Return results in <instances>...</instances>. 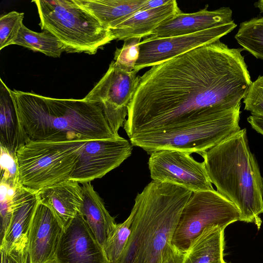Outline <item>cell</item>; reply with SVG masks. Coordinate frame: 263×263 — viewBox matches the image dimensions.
Instances as JSON below:
<instances>
[{
  "label": "cell",
  "instance_id": "6da1fadb",
  "mask_svg": "<svg viewBox=\"0 0 263 263\" xmlns=\"http://www.w3.org/2000/svg\"><path fill=\"white\" fill-rule=\"evenodd\" d=\"M243 50L219 40L152 66L127 107L129 139L198 126L241 104L252 82Z\"/></svg>",
  "mask_w": 263,
  "mask_h": 263
},
{
  "label": "cell",
  "instance_id": "7a4b0ae2",
  "mask_svg": "<svg viewBox=\"0 0 263 263\" xmlns=\"http://www.w3.org/2000/svg\"><path fill=\"white\" fill-rule=\"evenodd\" d=\"M12 93L18 121L19 146L28 141L87 142L121 137L99 102L15 89Z\"/></svg>",
  "mask_w": 263,
  "mask_h": 263
},
{
  "label": "cell",
  "instance_id": "3957f363",
  "mask_svg": "<svg viewBox=\"0 0 263 263\" xmlns=\"http://www.w3.org/2000/svg\"><path fill=\"white\" fill-rule=\"evenodd\" d=\"M192 193L176 184L154 180L149 183L135 198L137 209L130 235L116 263H161Z\"/></svg>",
  "mask_w": 263,
  "mask_h": 263
},
{
  "label": "cell",
  "instance_id": "277c9868",
  "mask_svg": "<svg viewBox=\"0 0 263 263\" xmlns=\"http://www.w3.org/2000/svg\"><path fill=\"white\" fill-rule=\"evenodd\" d=\"M206 172L217 191L239 210V221L260 228L263 213V178L248 141L240 129L201 153Z\"/></svg>",
  "mask_w": 263,
  "mask_h": 263
},
{
  "label": "cell",
  "instance_id": "5b68a950",
  "mask_svg": "<svg viewBox=\"0 0 263 263\" xmlns=\"http://www.w3.org/2000/svg\"><path fill=\"white\" fill-rule=\"evenodd\" d=\"M41 29L48 31L64 45L67 53L95 54L114 40L89 11L74 0H36Z\"/></svg>",
  "mask_w": 263,
  "mask_h": 263
},
{
  "label": "cell",
  "instance_id": "8992f818",
  "mask_svg": "<svg viewBox=\"0 0 263 263\" xmlns=\"http://www.w3.org/2000/svg\"><path fill=\"white\" fill-rule=\"evenodd\" d=\"M86 143L28 141L21 144L15 154L20 184L39 191L69 180Z\"/></svg>",
  "mask_w": 263,
  "mask_h": 263
},
{
  "label": "cell",
  "instance_id": "52a82bcc",
  "mask_svg": "<svg viewBox=\"0 0 263 263\" xmlns=\"http://www.w3.org/2000/svg\"><path fill=\"white\" fill-rule=\"evenodd\" d=\"M241 104L227 109L213 119L198 126L149 134L130 139L133 146L148 154L172 149L200 155L241 129L239 125Z\"/></svg>",
  "mask_w": 263,
  "mask_h": 263
},
{
  "label": "cell",
  "instance_id": "ba28073f",
  "mask_svg": "<svg viewBox=\"0 0 263 263\" xmlns=\"http://www.w3.org/2000/svg\"><path fill=\"white\" fill-rule=\"evenodd\" d=\"M240 218L236 206L214 189L193 192L182 210L172 245L185 253L206 229L217 226L225 229Z\"/></svg>",
  "mask_w": 263,
  "mask_h": 263
},
{
  "label": "cell",
  "instance_id": "9c48e42d",
  "mask_svg": "<svg viewBox=\"0 0 263 263\" xmlns=\"http://www.w3.org/2000/svg\"><path fill=\"white\" fill-rule=\"evenodd\" d=\"M190 154L172 149L152 153L148 161L151 178L179 185L192 192L214 190L204 162L195 160Z\"/></svg>",
  "mask_w": 263,
  "mask_h": 263
},
{
  "label": "cell",
  "instance_id": "30bf717a",
  "mask_svg": "<svg viewBox=\"0 0 263 263\" xmlns=\"http://www.w3.org/2000/svg\"><path fill=\"white\" fill-rule=\"evenodd\" d=\"M117 67L112 61L109 68L84 99L101 103L114 129L118 133L127 116V107L137 88L139 76Z\"/></svg>",
  "mask_w": 263,
  "mask_h": 263
},
{
  "label": "cell",
  "instance_id": "8fae6325",
  "mask_svg": "<svg viewBox=\"0 0 263 263\" xmlns=\"http://www.w3.org/2000/svg\"><path fill=\"white\" fill-rule=\"evenodd\" d=\"M237 26L230 23L198 32L167 37H146L139 45L140 51L134 70L152 67L193 49L220 40Z\"/></svg>",
  "mask_w": 263,
  "mask_h": 263
},
{
  "label": "cell",
  "instance_id": "7c38bea8",
  "mask_svg": "<svg viewBox=\"0 0 263 263\" xmlns=\"http://www.w3.org/2000/svg\"><path fill=\"white\" fill-rule=\"evenodd\" d=\"M132 149L130 142L121 137L87 141L69 179L83 184L101 178L128 158Z\"/></svg>",
  "mask_w": 263,
  "mask_h": 263
},
{
  "label": "cell",
  "instance_id": "4fadbf2b",
  "mask_svg": "<svg viewBox=\"0 0 263 263\" xmlns=\"http://www.w3.org/2000/svg\"><path fill=\"white\" fill-rule=\"evenodd\" d=\"M55 259L58 263H110L80 213L63 229Z\"/></svg>",
  "mask_w": 263,
  "mask_h": 263
},
{
  "label": "cell",
  "instance_id": "5bb4252c",
  "mask_svg": "<svg viewBox=\"0 0 263 263\" xmlns=\"http://www.w3.org/2000/svg\"><path fill=\"white\" fill-rule=\"evenodd\" d=\"M63 229L52 211L39 202L28 237L29 263H48L54 259Z\"/></svg>",
  "mask_w": 263,
  "mask_h": 263
},
{
  "label": "cell",
  "instance_id": "9a60e30c",
  "mask_svg": "<svg viewBox=\"0 0 263 263\" xmlns=\"http://www.w3.org/2000/svg\"><path fill=\"white\" fill-rule=\"evenodd\" d=\"M37 191L20 184L12 200L9 224L1 239L0 249L10 252L27 250L30 226L39 203Z\"/></svg>",
  "mask_w": 263,
  "mask_h": 263
},
{
  "label": "cell",
  "instance_id": "2e32d148",
  "mask_svg": "<svg viewBox=\"0 0 263 263\" xmlns=\"http://www.w3.org/2000/svg\"><path fill=\"white\" fill-rule=\"evenodd\" d=\"M232 11L229 7L209 11L206 8L199 11L180 12L159 25L149 36L162 38L192 34L230 23Z\"/></svg>",
  "mask_w": 263,
  "mask_h": 263
},
{
  "label": "cell",
  "instance_id": "e0dca14e",
  "mask_svg": "<svg viewBox=\"0 0 263 263\" xmlns=\"http://www.w3.org/2000/svg\"><path fill=\"white\" fill-rule=\"evenodd\" d=\"M39 202L49 208L64 228L80 213L83 190L79 183L67 180L37 191Z\"/></svg>",
  "mask_w": 263,
  "mask_h": 263
},
{
  "label": "cell",
  "instance_id": "ac0fdd59",
  "mask_svg": "<svg viewBox=\"0 0 263 263\" xmlns=\"http://www.w3.org/2000/svg\"><path fill=\"white\" fill-rule=\"evenodd\" d=\"M181 12L176 1L170 0L161 7L136 12L110 31L114 40L142 39L150 36L162 23Z\"/></svg>",
  "mask_w": 263,
  "mask_h": 263
},
{
  "label": "cell",
  "instance_id": "d6986e66",
  "mask_svg": "<svg viewBox=\"0 0 263 263\" xmlns=\"http://www.w3.org/2000/svg\"><path fill=\"white\" fill-rule=\"evenodd\" d=\"M82 187L83 198L80 213L99 243L104 248L117 224L91 183H83Z\"/></svg>",
  "mask_w": 263,
  "mask_h": 263
},
{
  "label": "cell",
  "instance_id": "ffe728a7",
  "mask_svg": "<svg viewBox=\"0 0 263 263\" xmlns=\"http://www.w3.org/2000/svg\"><path fill=\"white\" fill-rule=\"evenodd\" d=\"M110 30L136 12L146 0H74Z\"/></svg>",
  "mask_w": 263,
  "mask_h": 263
},
{
  "label": "cell",
  "instance_id": "44dd1931",
  "mask_svg": "<svg viewBox=\"0 0 263 263\" xmlns=\"http://www.w3.org/2000/svg\"><path fill=\"white\" fill-rule=\"evenodd\" d=\"M224 229H206L185 253L182 263H226L223 258Z\"/></svg>",
  "mask_w": 263,
  "mask_h": 263
},
{
  "label": "cell",
  "instance_id": "7402d4cb",
  "mask_svg": "<svg viewBox=\"0 0 263 263\" xmlns=\"http://www.w3.org/2000/svg\"><path fill=\"white\" fill-rule=\"evenodd\" d=\"M0 81V146L15 155L20 141L16 106L12 90Z\"/></svg>",
  "mask_w": 263,
  "mask_h": 263
},
{
  "label": "cell",
  "instance_id": "603a6c76",
  "mask_svg": "<svg viewBox=\"0 0 263 263\" xmlns=\"http://www.w3.org/2000/svg\"><path fill=\"white\" fill-rule=\"evenodd\" d=\"M14 45H20L34 51L41 52L53 58H59L65 51L62 43L48 31H33L24 24L20 31Z\"/></svg>",
  "mask_w": 263,
  "mask_h": 263
},
{
  "label": "cell",
  "instance_id": "cb8c5ba5",
  "mask_svg": "<svg viewBox=\"0 0 263 263\" xmlns=\"http://www.w3.org/2000/svg\"><path fill=\"white\" fill-rule=\"evenodd\" d=\"M235 38L243 50L263 60V17L241 23Z\"/></svg>",
  "mask_w": 263,
  "mask_h": 263
},
{
  "label": "cell",
  "instance_id": "d4e9b609",
  "mask_svg": "<svg viewBox=\"0 0 263 263\" xmlns=\"http://www.w3.org/2000/svg\"><path fill=\"white\" fill-rule=\"evenodd\" d=\"M136 209L137 206L134 204L127 218L122 223L116 224L112 236L103 248L110 263H116L118 261L127 245Z\"/></svg>",
  "mask_w": 263,
  "mask_h": 263
},
{
  "label": "cell",
  "instance_id": "484cf974",
  "mask_svg": "<svg viewBox=\"0 0 263 263\" xmlns=\"http://www.w3.org/2000/svg\"><path fill=\"white\" fill-rule=\"evenodd\" d=\"M24 17V13L15 11L1 16L0 50L9 45H14L23 25Z\"/></svg>",
  "mask_w": 263,
  "mask_h": 263
},
{
  "label": "cell",
  "instance_id": "4316f807",
  "mask_svg": "<svg viewBox=\"0 0 263 263\" xmlns=\"http://www.w3.org/2000/svg\"><path fill=\"white\" fill-rule=\"evenodd\" d=\"M141 39L138 37L127 39L121 48L116 49L114 61L117 67L127 72L134 70L139 55Z\"/></svg>",
  "mask_w": 263,
  "mask_h": 263
},
{
  "label": "cell",
  "instance_id": "83f0119b",
  "mask_svg": "<svg viewBox=\"0 0 263 263\" xmlns=\"http://www.w3.org/2000/svg\"><path fill=\"white\" fill-rule=\"evenodd\" d=\"M1 182L16 187L18 182V170L16 156L12 155L5 147L1 146Z\"/></svg>",
  "mask_w": 263,
  "mask_h": 263
},
{
  "label": "cell",
  "instance_id": "f1b7e54d",
  "mask_svg": "<svg viewBox=\"0 0 263 263\" xmlns=\"http://www.w3.org/2000/svg\"><path fill=\"white\" fill-rule=\"evenodd\" d=\"M243 102L252 115L263 116V76L252 82Z\"/></svg>",
  "mask_w": 263,
  "mask_h": 263
},
{
  "label": "cell",
  "instance_id": "f546056e",
  "mask_svg": "<svg viewBox=\"0 0 263 263\" xmlns=\"http://www.w3.org/2000/svg\"><path fill=\"white\" fill-rule=\"evenodd\" d=\"M1 263H29L27 250L8 252L0 249Z\"/></svg>",
  "mask_w": 263,
  "mask_h": 263
},
{
  "label": "cell",
  "instance_id": "4dcf8cb0",
  "mask_svg": "<svg viewBox=\"0 0 263 263\" xmlns=\"http://www.w3.org/2000/svg\"><path fill=\"white\" fill-rule=\"evenodd\" d=\"M185 253L170 245L164 252L161 263H182Z\"/></svg>",
  "mask_w": 263,
  "mask_h": 263
},
{
  "label": "cell",
  "instance_id": "1f68e13d",
  "mask_svg": "<svg viewBox=\"0 0 263 263\" xmlns=\"http://www.w3.org/2000/svg\"><path fill=\"white\" fill-rule=\"evenodd\" d=\"M247 121L254 130L263 135V116L252 115L247 118Z\"/></svg>",
  "mask_w": 263,
  "mask_h": 263
},
{
  "label": "cell",
  "instance_id": "d6a6232c",
  "mask_svg": "<svg viewBox=\"0 0 263 263\" xmlns=\"http://www.w3.org/2000/svg\"><path fill=\"white\" fill-rule=\"evenodd\" d=\"M170 0H146L141 10H148L163 6Z\"/></svg>",
  "mask_w": 263,
  "mask_h": 263
},
{
  "label": "cell",
  "instance_id": "836d02e7",
  "mask_svg": "<svg viewBox=\"0 0 263 263\" xmlns=\"http://www.w3.org/2000/svg\"><path fill=\"white\" fill-rule=\"evenodd\" d=\"M255 6L258 8L260 11L263 13V0L258 1L255 4Z\"/></svg>",
  "mask_w": 263,
  "mask_h": 263
},
{
  "label": "cell",
  "instance_id": "e575fe53",
  "mask_svg": "<svg viewBox=\"0 0 263 263\" xmlns=\"http://www.w3.org/2000/svg\"><path fill=\"white\" fill-rule=\"evenodd\" d=\"M48 263H58V261L56 260V259L54 258L53 259H52V260H51L50 262H49Z\"/></svg>",
  "mask_w": 263,
  "mask_h": 263
},
{
  "label": "cell",
  "instance_id": "d590c367",
  "mask_svg": "<svg viewBox=\"0 0 263 263\" xmlns=\"http://www.w3.org/2000/svg\"><path fill=\"white\" fill-rule=\"evenodd\" d=\"M226 263H227V262H226Z\"/></svg>",
  "mask_w": 263,
  "mask_h": 263
}]
</instances>
